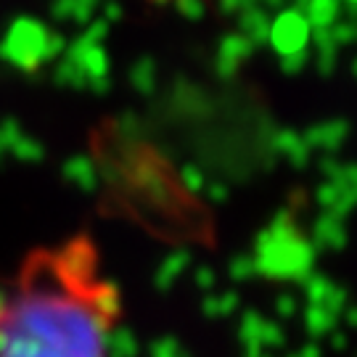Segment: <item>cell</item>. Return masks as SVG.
<instances>
[{
    "label": "cell",
    "mask_w": 357,
    "mask_h": 357,
    "mask_svg": "<svg viewBox=\"0 0 357 357\" xmlns=\"http://www.w3.org/2000/svg\"><path fill=\"white\" fill-rule=\"evenodd\" d=\"M116 286L96 243L75 236L35 249L0 294V357H109Z\"/></svg>",
    "instance_id": "6da1fadb"
}]
</instances>
